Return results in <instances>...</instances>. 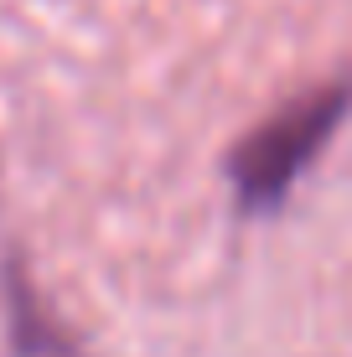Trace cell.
<instances>
[{
    "mask_svg": "<svg viewBox=\"0 0 352 357\" xmlns=\"http://www.w3.org/2000/svg\"><path fill=\"white\" fill-rule=\"evenodd\" d=\"M10 301H16L10 305V337H16L21 357H83L78 342H72L63 326L36 311V295H26L21 280H10Z\"/></svg>",
    "mask_w": 352,
    "mask_h": 357,
    "instance_id": "7a4b0ae2",
    "label": "cell"
},
{
    "mask_svg": "<svg viewBox=\"0 0 352 357\" xmlns=\"http://www.w3.org/2000/svg\"><path fill=\"white\" fill-rule=\"evenodd\" d=\"M347 109H352V78L296 93L264 125H254L228 155V181H234L238 207L244 213L280 207L290 187L311 171V161L326 151V140L342 130Z\"/></svg>",
    "mask_w": 352,
    "mask_h": 357,
    "instance_id": "6da1fadb",
    "label": "cell"
}]
</instances>
